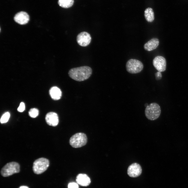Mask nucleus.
I'll use <instances>...</instances> for the list:
<instances>
[{
	"label": "nucleus",
	"instance_id": "f257e3e1",
	"mask_svg": "<svg viewBox=\"0 0 188 188\" xmlns=\"http://www.w3.org/2000/svg\"><path fill=\"white\" fill-rule=\"evenodd\" d=\"M91 68L84 66L71 69L68 74L70 77L75 80L81 81L88 79L92 74Z\"/></svg>",
	"mask_w": 188,
	"mask_h": 188
},
{
	"label": "nucleus",
	"instance_id": "f03ea898",
	"mask_svg": "<svg viewBox=\"0 0 188 188\" xmlns=\"http://www.w3.org/2000/svg\"><path fill=\"white\" fill-rule=\"evenodd\" d=\"M161 109L160 106L157 103H152L146 107L145 114L149 120H154L158 119L160 115Z\"/></svg>",
	"mask_w": 188,
	"mask_h": 188
},
{
	"label": "nucleus",
	"instance_id": "7ed1b4c3",
	"mask_svg": "<svg viewBox=\"0 0 188 188\" xmlns=\"http://www.w3.org/2000/svg\"><path fill=\"white\" fill-rule=\"evenodd\" d=\"M87 142V138L86 135L83 133H76L70 138L69 143L70 145L74 148H79L86 144Z\"/></svg>",
	"mask_w": 188,
	"mask_h": 188
},
{
	"label": "nucleus",
	"instance_id": "20e7f679",
	"mask_svg": "<svg viewBox=\"0 0 188 188\" xmlns=\"http://www.w3.org/2000/svg\"><path fill=\"white\" fill-rule=\"evenodd\" d=\"M49 164V161L48 159L44 158H39L33 163V172L36 174H41L47 170Z\"/></svg>",
	"mask_w": 188,
	"mask_h": 188
},
{
	"label": "nucleus",
	"instance_id": "39448f33",
	"mask_svg": "<svg viewBox=\"0 0 188 188\" xmlns=\"http://www.w3.org/2000/svg\"><path fill=\"white\" fill-rule=\"evenodd\" d=\"M20 171V166L16 162H12L8 163L1 169V173L3 177H7Z\"/></svg>",
	"mask_w": 188,
	"mask_h": 188
},
{
	"label": "nucleus",
	"instance_id": "423d86ee",
	"mask_svg": "<svg viewBox=\"0 0 188 188\" xmlns=\"http://www.w3.org/2000/svg\"><path fill=\"white\" fill-rule=\"evenodd\" d=\"M126 67L127 72L131 74H136L140 72L143 69L144 66L140 61L135 59H131L127 62Z\"/></svg>",
	"mask_w": 188,
	"mask_h": 188
},
{
	"label": "nucleus",
	"instance_id": "0eeeda50",
	"mask_svg": "<svg viewBox=\"0 0 188 188\" xmlns=\"http://www.w3.org/2000/svg\"><path fill=\"white\" fill-rule=\"evenodd\" d=\"M91 37L89 33L86 32L79 33L77 37V41L80 46L85 47L91 43Z\"/></svg>",
	"mask_w": 188,
	"mask_h": 188
},
{
	"label": "nucleus",
	"instance_id": "6e6552de",
	"mask_svg": "<svg viewBox=\"0 0 188 188\" xmlns=\"http://www.w3.org/2000/svg\"><path fill=\"white\" fill-rule=\"evenodd\" d=\"M153 64L155 68L159 72H163L166 69V61L163 56H157L155 57L153 60Z\"/></svg>",
	"mask_w": 188,
	"mask_h": 188
},
{
	"label": "nucleus",
	"instance_id": "1a4fd4ad",
	"mask_svg": "<svg viewBox=\"0 0 188 188\" xmlns=\"http://www.w3.org/2000/svg\"><path fill=\"white\" fill-rule=\"evenodd\" d=\"M142 173V168L140 165L137 163H134L128 167L127 173L131 177H137L140 175Z\"/></svg>",
	"mask_w": 188,
	"mask_h": 188
},
{
	"label": "nucleus",
	"instance_id": "9d476101",
	"mask_svg": "<svg viewBox=\"0 0 188 188\" xmlns=\"http://www.w3.org/2000/svg\"><path fill=\"white\" fill-rule=\"evenodd\" d=\"M45 119L48 125L53 127L57 126L59 122L58 115L54 112H50L47 114L45 117Z\"/></svg>",
	"mask_w": 188,
	"mask_h": 188
},
{
	"label": "nucleus",
	"instance_id": "9b49d317",
	"mask_svg": "<svg viewBox=\"0 0 188 188\" xmlns=\"http://www.w3.org/2000/svg\"><path fill=\"white\" fill-rule=\"evenodd\" d=\"M15 21L18 24L21 25L27 23L29 20L28 14L24 11H20L17 13L15 16Z\"/></svg>",
	"mask_w": 188,
	"mask_h": 188
},
{
	"label": "nucleus",
	"instance_id": "f8f14e48",
	"mask_svg": "<svg viewBox=\"0 0 188 188\" xmlns=\"http://www.w3.org/2000/svg\"><path fill=\"white\" fill-rule=\"evenodd\" d=\"M76 181L77 183L81 186H87L91 182L89 177L86 174H80L77 176Z\"/></svg>",
	"mask_w": 188,
	"mask_h": 188
},
{
	"label": "nucleus",
	"instance_id": "ddd939ff",
	"mask_svg": "<svg viewBox=\"0 0 188 188\" xmlns=\"http://www.w3.org/2000/svg\"><path fill=\"white\" fill-rule=\"evenodd\" d=\"M158 39L157 38H153L148 41L144 45V49L146 51H150L156 49L159 44Z\"/></svg>",
	"mask_w": 188,
	"mask_h": 188
},
{
	"label": "nucleus",
	"instance_id": "4468645a",
	"mask_svg": "<svg viewBox=\"0 0 188 188\" xmlns=\"http://www.w3.org/2000/svg\"><path fill=\"white\" fill-rule=\"evenodd\" d=\"M49 94L51 98L54 100H58L62 96V92L60 89L56 86L51 87L49 90Z\"/></svg>",
	"mask_w": 188,
	"mask_h": 188
},
{
	"label": "nucleus",
	"instance_id": "2eb2a0df",
	"mask_svg": "<svg viewBox=\"0 0 188 188\" xmlns=\"http://www.w3.org/2000/svg\"><path fill=\"white\" fill-rule=\"evenodd\" d=\"M144 16L146 20L149 22H151L154 19V12L151 8H148L145 10Z\"/></svg>",
	"mask_w": 188,
	"mask_h": 188
},
{
	"label": "nucleus",
	"instance_id": "dca6fc26",
	"mask_svg": "<svg viewBox=\"0 0 188 188\" xmlns=\"http://www.w3.org/2000/svg\"><path fill=\"white\" fill-rule=\"evenodd\" d=\"M74 2V0H58V3L61 7L67 8L73 5Z\"/></svg>",
	"mask_w": 188,
	"mask_h": 188
},
{
	"label": "nucleus",
	"instance_id": "f3484780",
	"mask_svg": "<svg viewBox=\"0 0 188 188\" xmlns=\"http://www.w3.org/2000/svg\"><path fill=\"white\" fill-rule=\"evenodd\" d=\"M39 113L38 110L36 108L31 109L28 112L30 116L33 118L36 117L38 115Z\"/></svg>",
	"mask_w": 188,
	"mask_h": 188
},
{
	"label": "nucleus",
	"instance_id": "a211bd4d",
	"mask_svg": "<svg viewBox=\"0 0 188 188\" xmlns=\"http://www.w3.org/2000/svg\"><path fill=\"white\" fill-rule=\"evenodd\" d=\"M10 116V114L9 112H7L5 113L1 118V123L3 124L7 122Z\"/></svg>",
	"mask_w": 188,
	"mask_h": 188
},
{
	"label": "nucleus",
	"instance_id": "6ab92c4d",
	"mask_svg": "<svg viewBox=\"0 0 188 188\" xmlns=\"http://www.w3.org/2000/svg\"><path fill=\"white\" fill-rule=\"evenodd\" d=\"M25 104L23 102H21L20 103L19 107L17 108V110L19 112H22L25 110Z\"/></svg>",
	"mask_w": 188,
	"mask_h": 188
},
{
	"label": "nucleus",
	"instance_id": "aec40b11",
	"mask_svg": "<svg viewBox=\"0 0 188 188\" xmlns=\"http://www.w3.org/2000/svg\"><path fill=\"white\" fill-rule=\"evenodd\" d=\"M68 188H78V186L76 183H71L68 184Z\"/></svg>",
	"mask_w": 188,
	"mask_h": 188
},
{
	"label": "nucleus",
	"instance_id": "412c9836",
	"mask_svg": "<svg viewBox=\"0 0 188 188\" xmlns=\"http://www.w3.org/2000/svg\"><path fill=\"white\" fill-rule=\"evenodd\" d=\"M156 78L157 79H160L162 77L161 74V72L158 71L155 74Z\"/></svg>",
	"mask_w": 188,
	"mask_h": 188
},
{
	"label": "nucleus",
	"instance_id": "4be33fe9",
	"mask_svg": "<svg viewBox=\"0 0 188 188\" xmlns=\"http://www.w3.org/2000/svg\"><path fill=\"white\" fill-rule=\"evenodd\" d=\"M29 188V187L26 186H20L19 188Z\"/></svg>",
	"mask_w": 188,
	"mask_h": 188
}]
</instances>
